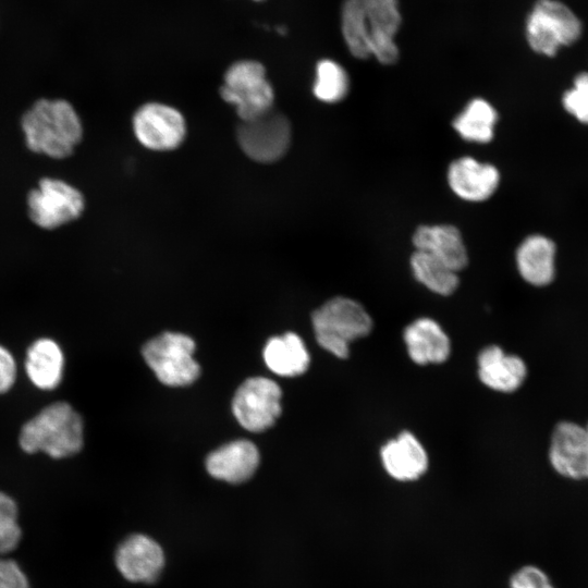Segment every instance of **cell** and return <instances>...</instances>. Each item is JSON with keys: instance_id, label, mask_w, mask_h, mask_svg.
Here are the masks:
<instances>
[{"instance_id": "8fae6325", "label": "cell", "mask_w": 588, "mask_h": 588, "mask_svg": "<svg viewBox=\"0 0 588 588\" xmlns=\"http://www.w3.org/2000/svg\"><path fill=\"white\" fill-rule=\"evenodd\" d=\"M549 462L553 470L569 480H588V433L584 426L560 421L552 430Z\"/></svg>"}, {"instance_id": "3957f363", "label": "cell", "mask_w": 588, "mask_h": 588, "mask_svg": "<svg viewBox=\"0 0 588 588\" xmlns=\"http://www.w3.org/2000/svg\"><path fill=\"white\" fill-rule=\"evenodd\" d=\"M19 443L28 454L44 452L52 458L70 457L84 444L82 416L66 402L51 403L23 425Z\"/></svg>"}, {"instance_id": "5b68a950", "label": "cell", "mask_w": 588, "mask_h": 588, "mask_svg": "<svg viewBox=\"0 0 588 588\" xmlns=\"http://www.w3.org/2000/svg\"><path fill=\"white\" fill-rule=\"evenodd\" d=\"M318 344L338 358H347L350 344L367 336L372 330V319L357 301L336 296L327 301L311 316Z\"/></svg>"}, {"instance_id": "ac0fdd59", "label": "cell", "mask_w": 588, "mask_h": 588, "mask_svg": "<svg viewBox=\"0 0 588 588\" xmlns=\"http://www.w3.org/2000/svg\"><path fill=\"white\" fill-rule=\"evenodd\" d=\"M409 358L417 365L442 364L451 354V341L433 319L422 317L411 322L403 332Z\"/></svg>"}, {"instance_id": "9c48e42d", "label": "cell", "mask_w": 588, "mask_h": 588, "mask_svg": "<svg viewBox=\"0 0 588 588\" xmlns=\"http://www.w3.org/2000/svg\"><path fill=\"white\" fill-rule=\"evenodd\" d=\"M237 142L242 150L258 162H273L287 150L291 142L289 120L271 109L237 127Z\"/></svg>"}, {"instance_id": "9a60e30c", "label": "cell", "mask_w": 588, "mask_h": 588, "mask_svg": "<svg viewBox=\"0 0 588 588\" xmlns=\"http://www.w3.org/2000/svg\"><path fill=\"white\" fill-rule=\"evenodd\" d=\"M380 460L387 474L402 482L419 479L429 465L424 445L411 431H402L385 442Z\"/></svg>"}, {"instance_id": "7402d4cb", "label": "cell", "mask_w": 588, "mask_h": 588, "mask_svg": "<svg viewBox=\"0 0 588 588\" xmlns=\"http://www.w3.org/2000/svg\"><path fill=\"white\" fill-rule=\"evenodd\" d=\"M264 358L272 372L283 377L304 373L310 362L303 340L293 332L271 338L265 346Z\"/></svg>"}, {"instance_id": "7a4b0ae2", "label": "cell", "mask_w": 588, "mask_h": 588, "mask_svg": "<svg viewBox=\"0 0 588 588\" xmlns=\"http://www.w3.org/2000/svg\"><path fill=\"white\" fill-rule=\"evenodd\" d=\"M22 128L32 151L56 159L69 157L83 136L77 113L62 99L35 102L23 115Z\"/></svg>"}, {"instance_id": "d4e9b609", "label": "cell", "mask_w": 588, "mask_h": 588, "mask_svg": "<svg viewBox=\"0 0 588 588\" xmlns=\"http://www.w3.org/2000/svg\"><path fill=\"white\" fill-rule=\"evenodd\" d=\"M317 99L327 103L342 101L350 91V77L338 62L323 59L317 63L313 88Z\"/></svg>"}, {"instance_id": "2e32d148", "label": "cell", "mask_w": 588, "mask_h": 588, "mask_svg": "<svg viewBox=\"0 0 588 588\" xmlns=\"http://www.w3.org/2000/svg\"><path fill=\"white\" fill-rule=\"evenodd\" d=\"M412 242L416 250L430 254L457 272L468 265L462 233L453 224H421L413 233Z\"/></svg>"}, {"instance_id": "30bf717a", "label": "cell", "mask_w": 588, "mask_h": 588, "mask_svg": "<svg viewBox=\"0 0 588 588\" xmlns=\"http://www.w3.org/2000/svg\"><path fill=\"white\" fill-rule=\"evenodd\" d=\"M282 392L272 380L248 378L236 390L232 409L238 422L253 432L271 427L281 414Z\"/></svg>"}, {"instance_id": "7c38bea8", "label": "cell", "mask_w": 588, "mask_h": 588, "mask_svg": "<svg viewBox=\"0 0 588 588\" xmlns=\"http://www.w3.org/2000/svg\"><path fill=\"white\" fill-rule=\"evenodd\" d=\"M137 139L152 150H171L181 145L186 127L183 115L161 103H146L133 118Z\"/></svg>"}, {"instance_id": "484cf974", "label": "cell", "mask_w": 588, "mask_h": 588, "mask_svg": "<svg viewBox=\"0 0 588 588\" xmlns=\"http://www.w3.org/2000/svg\"><path fill=\"white\" fill-rule=\"evenodd\" d=\"M17 518L15 501L0 491V558L15 550L21 541L22 530Z\"/></svg>"}, {"instance_id": "277c9868", "label": "cell", "mask_w": 588, "mask_h": 588, "mask_svg": "<svg viewBox=\"0 0 588 588\" xmlns=\"http://www.w3.org/2000/svg\"><path fill=\"white\" fill-rule=\"evenodd\" d=\"M585 32L577 12L563 0H536L524 25L529 48L537 54L555 57L562 49L576 45Z\"/></svg>"}, {"instance_id": "d6986e66", "label": "cell", "mask_w": 588, "mask_h": 588, "mask_svg": "<svg viewBox=\"0 0 588 588\" xmlns=\"http://www.w3.org/2000/svg\"><path fill=\"white\" fill-rule=\"evenodd\" d=\"M556 247L542 234L525 237L515 253L516 268L522 279L534 286L549 285L555 277Z\"/></svg>"}, {"instance_id": "5bb4252c", "label": "cell", "mask_w": 588, "mask_h": 588, "mask_svg": "<svg viewBox=\"0 0 588 588\" xmlns=\"http://www.w3.org/2000/svg\"><path fill=\"white\" fill-rule=\"evenodd\" d=\"M114 559L123 577L134 583L155 581L164 564L161 547L144 535L126 538L118 547Z\"/></svg>"}, {"instance_id": "1f68e13d", "label": "cell", "mask_w": 588, "mask_h": 588, "mask_svg": "<svg viewBox=\"0 0 588 588\" xmlns=\"http://www.w3.org/2000/svg\"><path fill=\"white\" fill-rule=\"evenodd\" d=\"M255 1H261V0H255Z\"/></svg>"}, {"instance_id": "ffe728a7", "label": "cell", "mask_w": 588, "mask_h": 588, "mask_svg": "<svg viewBox=\"0 0 588 588\" xmlns=\"http://www.w3.org/2000/svg\"><path fill=\"white\" fill-rule=\"evenodd\" d=\"M258 464V450L248 440L224 444L206 460V468L212 477L231 483H240L250 478Z\"/></svg>"}, {"instance_id": "f546056e", "label": "cell", "mask_w": 588, "mask_h": 588, "mask_svg": "<svg viewBox=\"0 0 588 588\" xmlns=\"http://www.w3.org/2000/svg\"><path fill=\"white\" fill-rule=\"evenodd\" d=\"M16 378V366L12 354L0 345V394L8 392Z\"/></svg>"}, {"instance_id": "4fadbf2b", "label": "cell", "mask_w": 588, "mask_h": 588, "mask_svg": "<svg viewBox=\"0 0 588 588\" xmlns=\"http://www.w3.org/2000/svg\"><path fill=\"white\" fill-rule=\"evenodd\" d=\"M446 180L451 191L458 198L480 203L495 193L501 176L495 166L465 156L450 163Z\"/></svg>"}, {"instance_id": "4dcf8cb0", "label": "cell", "mask_w": 588, "mask_h": 588, "mask_svg": "<svg viewBox=\"0 0 588 588\" xmlns=\"http://www.w3.org/2000/svg\"><path fill=\"white\" fill-rule=\"evenodd\" d=\"M585 429H586V431H587V433H588V422H587V425L585 426Z\"/></svg>"}, {"instance_id": "52a82bcc", "label": "cell", "mask_w": 588, "mask_h": 588, "mask_svg": "<svg viewBox=\"0 0 588 588\" xmlns=\"http://www.w3.org/2000/svg\"><path fill=\"white\" fill-rule=\"evenodd\" d=\"M220 94L223 100L235 107L242 121L271 110L274 97L262 64L256 61H240L230 66Z\"/></svg>"}, {"instance_id": "44dd1931", "label": "cell", "mask_w": 588, "mask_h": 588, "mask_svg": "<svg viewBox=\"0 0 588 588\" xmlns=\"http://www.w3.org/2000/svg\"><path fill=\"white\" fill-rule=\"evenodd\" d=\"M63 366V353L51 339H38L27 350L25 370L32 383L40 390H53L60 384Z\"/></svg>"}, {"instance_id": "83f0119b", "label": "cell", "mask_w": 588, "mask_h": 588, "mask_svg": "<svg viewBox=\"0 0 588 588\" xmlns=\"http://www.w3.org/2000/svg\"><path fill=\"white\" fill-rule=\"evenodd\" d=\"M509 588H556V586L543 568L526 564L512 573Z\"/></svg>"}, {"instance_id": "4316f807", "label": "cell", "mask_w": 588, "mask_h": 588, "mask_svg": "<svg viewBox=\"0 0 588 588\" xmlns=\"http://www.w3.org/2000/svg\"><path fill=\"white\" fill-rule=\"evenodd\" d=\"M562 105L578 122L588 125V71L575 75L572 86L563 94Z\"/></svg>"}, {"instance_id": "cb8c5ba5", "label": "cell", "mask_w": 588, "mask_h": 588, "mask_svg": "<svg viewBox=\"0 0 588 588\" xmlns=\"http://www.w3.org/2000/svg\"><path fill=\"white\" fill-rule=\"evenodd\" d=\"M409 262L416 281L430 292L449 296L457 290L460 285L458 272L430 254L415 249Z\"/></svg>"}, {"instance_id": "e0dca14e", "label": "cell", "mask_w": 588, "mask_h": 588, "mask_svg": "<svg viewBox=\"0 0 588 588\" xmlns=\"http://www.w3.org/2000/svg\"><path fill=\"white\" fill-rule=\"evenodd\" d=\"M478 378L489 389L501 393H512L519 389L527 377L524 359L506 354L498 345L482 348L477 358Z\"/></svg>"}, {"instance_id": "8992f818", "label": "cell", "mask_w": 588, "mask_h": 588, "mask_svg": "<svg viewBox=\"0 0 588 588\" xmlns=\"http://www.w3.org/2000/svg\"><path fill=\"white\" fill-rule=\"evenodd\" d=\"M194 341L182 333L164 332L148 341L143 350L146 364L157 378L170 387H183L194 382L200 372L193 357Z\"/></svg>"}, {"instance_id": "603a6c76", "label": "cell", "mask_w": 588, "mask_h": 588, "mask_svg": "<svg viewBox=\"0 0 588 588\" xmlns=\"http://www.w3.org/2000/svg\"><path fill=\"white\" fill-rule=\"evenodd\" d=\"M498 118L495 108L488 100L477 97L469 100L454 118L452 126L466 142L488 144L494 137Z\"/></svg>"}, {"instance_id": "6da1fadb", "label": "cell", "mask_w": 588, "mask_h": 588, "mask_svg": "<svg viewBox=\"0 0 588 588\" xmlns=\"http://www.w3.org/2000/svg\"><path fill=\"white\" fill-rule=\"evenodd\" d=\"M402 15L397 0H344L341 8V30L354 58L370 57L383 65L400 58L395 36Z\"/></svg>"}, {"instance_id": "ba28073f", "label": "cell", "mask_w": 588, "mask_h": 588, "mask_svg": "<svg viewBox=\"0 0 588 588\" xmlns=\"http://www.w3.org/2000/svg\"><path fill=\"white\" fill-rule=\"evenodd\" d=\"M84 207L83 194L56 179H42L27 196L28 216L42 229H56L77 219Z\"/></svg>"}, {"instance_id": "f1b7e54d", "label": "cell", "mask_w": 588, "mask_h": 588, "mask_svg": "<svg viewBox=\"0 0 588 588\" xmlns=\"http://www.w3.org/2000/svg\"><path fill=\"white\" fill-rule=\"evenodd\" d=\"M0 588H29L26 575L14 560L0 558Z\"/></svg>"}]
</instances>
